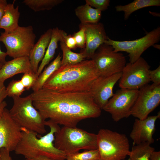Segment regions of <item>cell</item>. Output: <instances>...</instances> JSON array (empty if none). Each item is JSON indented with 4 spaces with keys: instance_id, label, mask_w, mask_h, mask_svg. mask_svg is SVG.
Instances as JSON below:
<instances>
[{
    "instance_id": "1",
    "label": "cell",
    "mask_w": 160,
    "mask_h": 160,
    "mask_svg": "<svg viewBox=\"0 0 160 160\" xmlns=\"http://www.w3.org/2000/svg\"><path fill=\"white\" fill-rule=\"evenodd\" d=\"M30 94L33 106L44 119L64 126L75 127L81 121L101 114L90 92L61 93L41 88Z\"/></svg>"
},
{
    "instance_id": "2",
    "label": "cell",
    "mask_w": 160,
    "mask_h": 160,
    "mask_svg": "<svg viewBox=\"0 0 160 160\" xmlns=\"http://www.w3.org/2000/svg\"><path fill=\"white\" fill-rule=\"evenodd\" d=\"M99 76L93 60H84L76 64L61 66L42 88L61 93L89 92L93 82Z\"/></svg>"
},
{
    "instance_id": "3",
    "label": "cell",
    "mask_w": 160,
    "mask_h": 160,
    "mask_svg": "<svg viewBox=\"0 0 160 160\" xmlns=\"http://www.w3.org/2000/svg\"><path fill=\"white\" fill-rule=\"evenodd\" d=\"M45 126L50 129L49 132L38 138V134L25 128H21L22 137L14 151L17 155L31 159L43 156L55 160H65L66 155L54 146L55 134L60 129L58 124L49 119Z\"/></svg>"
},
{
    "instance_id": "4",
    "label": "cell",
    "mask_w": 160,
    "mask_h": 160,
    "mask_svg": "<svg viewBox=\"0 0 160 160\" xmlns=\"http://www.w3.org/2000/svg\"><path fill=\"white\" fill-rule=\"evenodd\" d=\"M55 146L67 155L97 149V134L77 128L63 126L55 134Z\"/></svg>"
},
{
    "instance_id": "5",
    "label": "cell",
    "mask_w": 160,
    "mask_h": 160,
    "mask_svg": "<svg viewBox=\"0 0 160 160\" xmlns=\"http://www.w3.org/2000/svg\"><path fill=\"white\" fill-rule=\"evenodd\" d=\"M13 104L9 110L13 120L20 128L43 134L46 132V120L33 106L31 94L24 97H12Z\"/></svg>"
},
{
    "instance_id": "6",
    "label": "cell",
    "mask_w": 160,
    "mask_h": 160,
    "mask_svg": "<svg viewBox=\"0 0 160 160\" xmlns=\"http://www.w3.org/2000/svg\"><path fill=\"white\" fill-rule=\"evenodd\" d=\"M97 142L100 160H123L129 154V141L124 134L101 129L97 134Z\"/></svg>"
},
{
    "instance_id": "7",
    "label": "cell",
    "mask_w": 160,
    "mask_h": 160,
    "mask_svg": "<svg viewBox=\"0 0 160 160\" xmlns=\"http://www.w3.org/2000/svg\"><path fill=\"white\" fill-rule=\"evenodd\" d=\"M36 37L32 26H19L12 32L1 33L0 41L4 45L7 55L15 58L29 56Z\"/></svg>"
},
{
    "instance_id": "8",
    "label": "cell",
    "mask_w": 160,
    "mask_h": 160,
    "mask_svg": "<svg viewBox=\"0 0 160 160\" xmlns=\"http://www.w3.org/2000/svg\"><path fill=\"white\" fill-rule=\"evenodd\" d=\"M160 40V27H158L144 36L131 41H117L108 37L104 44L111 46L116 52H125L128 53L129 62L133 63L150 47Z\"/></svg>"
},
{
    "instance_id": "9",
    "label": "cell",
    "mask_w": 160,
    "mask_h": 160,
    "mask_svg": "<svg viewBox=\"0 0 160 160\" xmlns=\"http://www.w3.org/2000/svg\"><path fill=\"white\" fill-rule=\"evenodd\" d=\"M91 59L94 62L100 76H104L121 72L127 63L122 53L114 51L111 46L104 43L98 47Z\"/></svg>"
},
{
    "instance_id": "10",
    "label": "cell",
    "mask_w": 160,
    "mask_h": 160,
    "mask_svg": "<svg viewBox=\"0 0 160 160\" xmlns=\"http://www.w3.org/2000/svg\"><path fill=\"white\" fill-rule=\"evenodd\" d=\"M150 67L143 57H140L133 63H126L119 79L120 88L139 90L151 81L149 75Z\"/></svg>"
},
{
    "instance_id": "11",
    "label": "cell",
    "mask_w": 160,
    "mask_h": 160,
    "mask_svg": "<svg viewBox=\"0 0 160 160\" xmlns=\"http://www.w3.org/2000/svg\"><path fill=\"white\" fill-rule=\"evenodd\" d=\"M139 90L121 88L108 100L103 109L117 122L131 116V111L137 98Z\"/></svg>"
},
{
    "instance_id": "12",
    "label": "cell",
    "mask_w": 160,
    "mask_h": 160,
    "mask_svg": "<svg viewBox=\"0 0 160 160\" xmlns=\"http://www.w3.org/2000/svg\"><path fill=\"white\" fill-rule=\"evenodd\" d=\"M160 85L147 84L139 89L131 115L140 120L146 118L159 104Z\"/></svg>"
},
{
    "instance_id": "13",
    "label": "cell",
    "mask_w": 160,
    "mask_h": 160,
    "mask_svg": "<svg viewBox=\"0 0 160 160\" xmlns=\"http://www.w3.org/2000/svg\"><path fill=\"white\" fill-rule=\"evenodd\" d=\"M21 128L13 120L5 108L0 116V149L14 151L21 139Z\"/></svg>"
},
{
    "instance_id": "14",
    "label": "cell",
    "mask_w": 160,
    "mask_h": 160,
    "mask_svg": "<svg viewBox=\"0 0 160 160\" xmlns=\"http://www.w3.org/2000/svg\"><path fill=\"white\" fill-rule=\"evenodd\" d=\"M121 74L122 72L109 76H99L92 84L89 92L95 103L101 110L113 95V88Z\"/></svg>"
},
{
    "instance_id": "15",
    "label": "cell",
    "mask_w": 160,
    "mask_h": 160,
    "mask_svg": "<svg viewBox=\"0 0 160 160\" xmlns=\"http://www.w3.org/2000/svg\"><path fill=\"white\" fill-rule=\"evenodd\" d=\"M80 25L84 29L86 38L85 47L80 52L82 53L85 59H91L97 49L104 43L108 36L106 35L104 25L102 23H80Z\"/></svg>"
},
{
    "instance_id": "16",
    "label": "cell",
    "mask_w": 160,
    "mask_h": 160,
    "mask_svg": "<svg viewBox=\"0 0 160 160\" xmlns=\"http://www.w3.org/2000/svg\"><path fill=\"white\" fill-rule=\"evenodd\" d=\"M159 118V112L156 115L148 116L143 120H135L130 134L134 145L145 142L151 144L154 143L153 136L155 130V123Z\"/></svg>"
},
{
    "instance_id": "17",
    "label": "cell",
    "mask_w": 160,
    "mask_h": 160,
    "mask_svg": "<svg viewBox=\"0 0 160 160\" xmlns=\"http://www.w3.org/2000/svg\"><path fill=\"white\" fill-rule=\"evenodd\" d=\"M32 72H34L28 56L13 58L2 65L0 69V81L4 82L7 79L19 73Z\"/></svg>"
},
{
    "instance_id": "18",
    "label": "cell",
    "mask_w": 160,
    "mask_h": 160,
    "mask_svg": "<svg viewBox=\"0 0 160 160\" xmlns=\"http://www.w3.org/2000/svg\"><path fill=\"white\" fill-rule=\"evenodd\" d=\"M52 29L49 28L41 35L32 48L29 58L33 72L36 73L40 62L44 57L50 41Z\"/></svg>"
},
{
    "instance_id": "19",
    "label": "cell",
    "mask_w": 160,
    "mask_h": 160,
    "mask_svg": "<svg viewBox=\"0 0 160 160\" xmlns=\"http://www.w3.org/2000/svg\"><path fill=\"white\" fill-rule=\"evenodd\" d=\"M67 33L58 27L52 29L51 37L46 49L44 57L39 66L36 74L38 77L42 72L45 66L48 64L53 58L58 47L59 41H64Z\"/></svg>"
},
{
    "instance_id": "20",
    "label": "cell",
    "mask_w": 160,
    "mask_h": 160,
    "mask_svg": "<svg viewBox=\"0 0 160 160\" xmlns=\"http://www.w3.org/2000/svg\"><path fill=\"white\" fill-rule=\"evenodd\" d=\"M15 1L12 3L7 4L4 15L0 21V29L4 30L7 33L12 32L19 26V20L20 13L19 6L14 7Z\"/></svg>"
},
{
    "instance_id": "21",
    "label": "cell",
    "mask_w": 160,
    "mask_h": 160,
    "mask_svg": "<svg viewBox=\"0 0 160 160\" xmlns=\"http://www.w3.org/2000/svg\"><path fill=\"white\" fill-rule=\"evenodd\" d=\"M75 14L82 24H95L99 22L102 12L87 4L79 6L75 9Z\"/></svg>"
},
{
    "instance_id": "22",
    "label": "cell",
    "mask_w": 160,
    "mask_h": 160,
    "mask_svg": "<svg viewBox=\"0 0 160 160\" xmlns=\"http://www.w3.org/2000/svg\"><path fill=\"white\" fill-rule=\"evenodd\" d=\"M160 6V0H135L124 5H119L115 7L117 12H123L124 19L127 20L134 12L144 7Z\"/></svg>"
},
{
    "instance_id": "23",
    "label": "cell",
    "mask_w": 160,
    "mask_h": 160,
    "mask_svg": "<svg viewBox=\"0 0 160 160\" xmlns=\"http://www.w3.org/2000/svg\"><path fill=\"white\" fill-rule=\"evenodd\" d=\"M62 58V57L59 53L56 58L41 72L31 88L33 92L41 89L44 84L52 74L61 67Z\"/></svg>"
},
{
    "instance_id": "24",
    "label": "cell",
    "mask_w": 160,
    "mask_h": 160,
    "mask_svg": "<svg viewBox=\"0 0 160 160\" xmlns=\"http://www.w3.org/2000/svg\"><path fill=\"white\" fill-rule=\"evenodd\" d=\"M154 151V148L147 142L134 145L130 151L128 160H150L151 154Z\"/></svg>"
},
{
    "instance_id": "25",
    "label": "cell",
    "mask_w": 160,
    "mask_h": 160,
    "mask_svg": "<svg viewBox=\"0 0 160 160\" xmlns=\"http://www.w3.org/2000/svg\"><path fill=\"white\" fill-rule=\"evenodd\" d=\"M63 0H24L23 2L35 12L49 10L61 4Z\"/></svg>"
},
{
    "instance_id": "26",
    "label": "cell",
    "mask_w": 160,
    "mask_h": 160,
    "mask_svg": "<svg viewBox=\"0 0 160 160\" xmlns=\"http://www.w3.org/2000/svg\"><path fill=\"white\" fill-rule=\"evenodd\" d=\"M60 47L63 52L61 66L68 64H74L84 60L85 58L81 52H73L66 45L64 41L60 42Z\"/></svg>"
},
{
    "instance_id": "27",
    "label": "cell",
    "mask_w": 160,
    "mask_h": 160,
    "mask_svg": "<svg viewBox=\"0 0 160 160\" xmlns=\"http://www.w3.org/2000/svg\"><path fill=\"white\" fill-rule=\"evenodd\" d=\"M65 160H100V157L97 149L67 155Z\"/></svg>"
},
{
    "instance_id": "28",
    "label": "cell",
    "mask_w": 160,
    "mask_h": 160,
    "mask_svg": "<svg viewBox=\"0 0 160 160\" xmlns=\"http://www.w3.org/2000/svg\"><path fill=\"white\" fill-rule=\"evenodd\" d=\"M25 90L20 80H12L6 88L7 96L12 98L20 97Z\"/></svg>"
},
{
    "instance_id": "29",
    "label": "cell",
    "mask_w": 160,
    "mask_h": 160,
    "mask_svg": "<svg viewBox=\"0 0 160 160\" xmlns=\"http://www.w3.org/2000/svg\"><path fill=\"white\" fill-rule=\"evenodd\" d=\"M37 78L34 72L26 73H24L20 80L25 89L29 90L33 86Z\"/></svg>"
},
{
    "instance_id": "30",
    "label": "cell",
    "mask_w": 160,
    "mask_h": 160,
    "mask_svg": "<svg viewBox=\"0 0 160 160\" xmlns=\"http://www.w3.org/2000/svg\"><path fill=\"white\" fill-rule=\"evenodd\" d=\"M79 30L75 33L72 35L74 38L76 46L81 49H84L86 46V38L84 27L80 25H79Z\"/></svg>"
},
{
    "instance_id": "31",
    "label": "cell",
    "mask_w": 160,
    "mask_h": 160,
    "mask_svg": "<svg viewBox=\"0 0 160 160\" xmlns=\"http://www.w3.org/2000/svg\"><path fill=\"white\" fill-rule=\"evenodd\" d=\"M86 3L101 11L106 10L110 5L109 0H86Z\"/></svg>"
},
{
    "instance_id": "32",
    "label": "cell",
    "mask_w": 160,
    "mask_h": 160,
    "mask_svg": "<svg viewBox=\"0 0 160 160\" xmlns=\"http://www.w3.org/2000/svg\"><path fill=\"white\" fill-rule=\"evenodd\" d=\"M149 75L151 81L153 84L160 85V66L156 69L153 70H150Z\"/></svg>"
},
{
    "instance_id": "33",
    "label": "cell",
    "mask_w": 160,
    "mask_h": 160,
    "mask_svg": "<svg viewBox=\"0 0 160 160\" xmlns=\"http://www.w3.org/2000/svg\"><path fill=\"white\" fill-rule=\"evenodd\" d=\"M64 42L66 46L71 49H75L77 47L75 40L71 35H67L65 36Z\"/></svg>"
},
{
    "instance_id": "34",
    "label": "cell",
    "mask_w": 160,
    "mask_h": 160,
    "mask_svg": "<svg viewBox=\"0 0 160 160\" xmlns=\"http://www.w3.org/2000/svg\"><path fill=\"white\" fill-rule=\"evenodd\" d=\"M10 152L5 148L0 149V160H12L10 155Z\"/></svg>"
},
{
    "instance_id": "35",
    "label": "cell",
    "mask_w": 160,
    "mask_h": 160,
    "mask_svg": "<svg viewBox=\"0 0 160 160\" xmlns=\"http://www.w3.org/2000/svg\"><path fill=\"white\" fill-rule=\"evenodd\" d=\"M7 96L6 88L4 85V82L0 81V103L4 101Z\"/></svg>"
},
{
    "instance_id": "36",
    "label": "cell",
    "mask_w": 160,
    "mask_h": 160,
    "mask_svg": "<svg viewBox=\"0 0 160 160\" xmlns=\"http://www.w3.org/2000/svg\"><path fill=\"white\" fill-rule=\"evenodd\" d=\"M8 4L6 0H0V21L4 12L5 8Z\"/></svg>"
},
{
    "instance_id": "37",
    "label": "cell",
    "mask_w": 160,
    "mask_h": 160,
    "mask_svg": "<svg viewBox=\"0 0 160 160\" xmlns=\"http://www.w3.org/2000/svg\"><path fill=\"white\" fill-rule=\"evenodd\" d=\"M150 160H160V151H153L151 153Z\"/></svg>"
},
{
    "instance_id": "38",
    "label": "cell",
    "mask_w": 160,
    "mask_h": 160,
    "mask_svg": "<svg viewBox=\"0 0 160 160\" xmlns=\"http://www.w3.org/2000/svg\"><path fill=\"white\" fill-rule=\"evenodd\" d=\"M7 56L6 52L2 51L0 47V62L2 65L6 62V58Z\"/></svg>"
},
{
    "instance_id": "39",
    "label": "cell",
    "mask_w": 160,
    "mask_h": 160,
    "mask_svg": "<svg viewBox=\"0 0 160 160\" xmlns=\"http://www.w3.org/2000/svg\"><path fill=\"white\" fill-rule=\"evenodd\" d=\"M24 160H55L43 156H40L35 158L28 159H25Z\"/></svg>"
},
{
    "instance_id": "40",
    "label": "cell",
    "mask_w": 160,
    "mask_h": 160,
    "mask_svg": "<svg viewBox=\"0 0 160 160\" xmlns=\"http://www.w3.org/2000/svg\"><path fill=\"white\" fill-rule=\"evenodd\" d=\"M7 105L6 102L4 101L0 103V116L4 109L6 108Z\"/></svg>"
},
{
    "instance_id": "41",
    "label": "cell",
    "mask_w": 160,
    "mask_h": 160,
    "mask_svg": "<svg viewBox=\"0 0 160 160\" xmlns=\"http://www.w3.org/2000/svg\"><path fill=\"white\" fill-rule=\"evenodd\" d=\"M152 46H153V47H154V48L156 49H160V47L159 45L155 44L153 45Z\"/></svg>"
},
{
    "instance_id": "42",
    "label": "cell",
    "mask_w": 160,
    "mask_h": 160,
    "mask_svg": "<svg viewBox=\"0 0 160 160\" xmlns=\"http://www.w3.org/2000/svg\"><path fill=\"white\" fill-rule=\"evenodd\" d=\"M2 65H3L0 62V69L1 68V67H2Z\"/></svg>"
}]
</instances>
